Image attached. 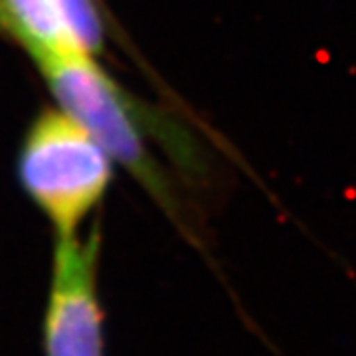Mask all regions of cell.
Returning a JSON list of instances; mask_svg holds the SVG:
<instances>
[{
  "label": "cell",
  "instance_id": "cell-1",
  "mask_svg": "<svg viewBox=\"0 0 356 356\" xmlns=\"http://www.w3.org/2000/svg\"><path fill=\"white\" fill-rule=\"evenodd\" d=\"M38 65L54 97L65 113L88 129L109 156L121 163L151 192L170 216H178L175 192L147 147L149 121L135 99L93 62L91 54L62 46H22Z\"/></svg>",
  "mask_w": 356,
  "mask_h": 356
},
{
  "label": "cell",
  "instance_id": "cell-4",
  "mask_svg": "<svg viewBox=\"0 0 356 356\" xmlns=\"http://www.w3.org/2000/svg\"><path fill=\"white\" fill-rule=\"evenodd\" d=\"M0 30L20 46H62L93 54L103 42L93 0H0Z\"/></svg>",
  "mask_w": 356,
  "mask_h": 356
},
{
  "label": "cell",
  "instance_id": "cell-3",
  "mask_svg": "<svg viewBox=\"0 0 356 356\" xmlns=\"http://www.w3.org/2000/svg\"><path fill=\"white\" fill-rule=\"evenodd\" d=\"M99 228L88 240L60 236L54 250V269L46 318V356H103V315L97 299Z\"/></svg>",
  "mask_w": 356,
  "mask_h": 356
},
{
  "label": "cell",
  "instance_id": "cell-2",
  "mask_svg": "<svg viewBox=\"0 0 356 356\" xmlns=\"http://www.w3.org/2000/svg\"><path fill=\"white\" fill-rule=\"evenodd\" d=\"M113 159L64 109L40 113L26 131L18 154L22 188L56 228L74 236L99 206L111 182Z\"/></svg>",
  "mask_w": 356,
  "mask_h": 356
}]
</instances>
